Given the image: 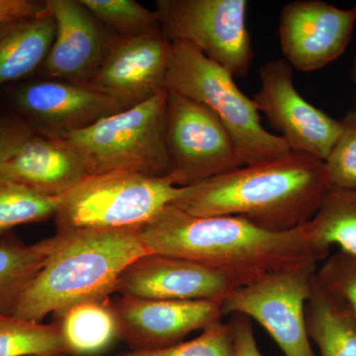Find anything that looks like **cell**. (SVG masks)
I'll use <instances>...</instances> for the list:
<instances>
[{"label": "cell", "mask_w": 356, "mask_h": 356, "mask_svg": "<svg viewBox=\"0 0 356 356\" xmlns=\"http://www.w3.org/2000/svg\"><path fill=\"white\" fill-rule=\"evenodd\" d=\"M147 252L177 255L231 274L245 284L276 271L324 261L306 225L269 231L238 216L199 217L170 205L138 229Z\"/></svg>", "instance_id": "obj_1"}, {"label": "cell", "mask_w": 356, "mask_h": 356, "mask_svg": "<svg viewBox=\"0 0 356 356\" xmlns=\"http://www.w3.org/2000/svg\"><path fill=\"white\" fill-rule=\"evenodd\" d=\"M67 355L58 323L42 324L0 310V356Z\"/></svg>", "instance_id": "obj_23"}, {"label": "cell", "mask_w": 356, "mask_h": 356, "mask_svg": "<svg viewBox=\"0 0 356 356\" xmlns=\"http://www.w3.org/2000/svg\"><path fill=\"white\" fill-rule=\"evenodd\" d=\"M63 196L46 195L24 185L0 179V236L20 225L55 217Z\"/></svg>", "instance_id": "obj_24"}, {"label": "cell", "mask_w": 356, "mask_h": 356, "mask_svg": "<svg viewBox=\"0 0 356 356\" xmlns=\"http://www.w3.org/2000/svg\"><path fill=\"white\" fill-rule=\"evenodd\" d=\"M84 6L118 38L161 33L154 11L135 0H81Z\"/></svg>", "instance_id": "obj_25"}, {"label": "cell", "mask_w": 356, "mask_h": 356, "mask_svg": "<svg viewBox=\"0 0 356 356\" xmlns=\"http://www.w3.org/2000/svg\"><path fill=\"white\" fill-rule=\"evenodd\" d=\"M261 88L254 102L290 149L325 161L341 131V122L314 106L295 88L293 67L285 58L259 69Z\"/></svg>", "instance_id": "obj_10"}, {"label": "cell", "mask_w": 356, "mask_h": 356, "mask_svg": "<svg viewBox=\"0 0 356 356\" xmlns=\"http://www.w3.org/2000/svg\"><path fill=\"white\" fill-rule=\"evenodd\" d=\"M184 189L166 177L129 172L90 175L63 196L54 218L58 232L140 228Z\"/></svg>", "instance_id": "obj_6"}, {"label": "cell", "mask_w": 356, "mask_h": 356, "mask_svg": "<svg viewBox=\"0 0 356 356\" xmlns=\"http://www.w3.org/2000/svg\"><path fill=\"white\" fill-rule=\"evenodd\" d=\"M55 243L46 238L33 245L0 236V310L7 312L41 270Z\"/></svg>", "instance_id": "obj_22"}, {"label": "cell", "mask_w": 356, "mask_h": 356, "mask_svg": "<svg viewBox=\"0 0 356 356\" xmlns=\"http://www.w3.org/2000/svg\"><path fill=\"white\" fill-rule=\"evenodd\" d=\"M172 43L163 33L136 38H115L89 88L127 107L166 90Z\"/></svg>", "instance_id": "obj_16"}, {"label": "cell", "mask_w": 356, "mask_h": 356, "mask_svg": "<svg viewBox=\"0 0 356 356\" xmlns=\"http://www.w3.org/2000/svg\"><path fill=\"white\" fill-rule=\"evenodd\" d=\"M16 109L35 133L60 138L127 109L88 86L46 79L23 84L13 95Z\"/></svg>", "instance_id": "obj_14"}, {"label": "cell", "mask_w": 356, "mask_h": 356, "mask_svg": "<svg viewBox=\"0 0 356 356\" xmlns=\"http://www.w3.org/2000/svg\"><path fill=\"white\" fill-rule=\"evenodd\" d=\"M247 0H158L154 13L170 43L191 44L234 77H245L254 54Z\"/></svg>", "instance_id": "obj_7"}, {"label": "cell", "mask_w": 356, "mask_h": 356, "mask_svg": "<svg viewBox=\"0 0 356 356\" xmlns=\"http://www.w3.org/2000/svg\"><path fill=\"white\" fill-rule=\"evenodd\" d=\"M34 134L35 131L22 119L0 117V163L15 156Z\"/></svg>", "instance_id": "obj_29"}, {"label": "cell", "mask_w": 356, "mask_h": 356, "mask_svg": "<svg viewBox=\"0 0 356 356\" xmlns=\"http://www.w3.org/2000/svg\"><path fill=\"white\" fill-rule=\"evenodd\" d=\"M88 163L60 138L35 133L17 154L0 163V179L49 196L69 193L90 177Z\"/></svg>", "instance_id": "obj_17"}, {"label": "cell", "mask_w": 356, "mask_h": 356, "mask_svg": "<svg viewBox=\"0 0 356 356\" xmlns=\"http://www.w3.org/2000/svg\"><path fill=\"white\" fill-rule=\"evenodd\" d=\"M55 32V19L48 7L39 15L0 23V88L42 67Z\"/></svg>", "instance_id": "obj_18"}, {"label": "cell", "mask_w": 356, "mask_h": 356, "mask_svg": "<svg viewBox=\"0 0 356 356\" xmlns=\"http://www.w3.org/2000/svg\"><path fill=\"white\" fill-rule=\"evenodd\" d=\"M231 325L235 336L236 356H262L255 339L252 320L247 316L236 314Z\"/></svg>", "instance_id": "obj_30"}, {"label": "cell", "mask_w": 356, "mask_h": 356, "mask_svg": "<svg viewBox=\"0 0 356 356\" xmlns=\"http://www.w3.org/2000/svg\"><path fill=\"white\" fill-rule=\"evenodd\" d=\"M57 315L67 355H97L119 339L118 322L110 297L74 304Z\"/></svg>", "instance_id": "obj_20"}, {"label": "cell", "mask_w": 356, "mask_h": 356, "mask_svg": "<svg viewBox=\"0 0 356 356\" xmlns=\"http://www.w3.org/2000/svg\"><path fill=\"white\" fill-rule=\"evenodd\" d=\"M324 161L291 152L184 187L173 207L193 216H238L269 231L300 228L332 188Z\"/></svg>", "instance_id": "obj_2"}, {"label": "cell", "mask_w": 356, "mask_h": 356, "mask_svg": "<svg viewBox=\"0 0 356 356\" xmlns=\"http://www.w3.org/2000/svg\"><path fill=\"white\" fill-rule=\"evenodd\" d=\"M138 229L58 232L44 266L6 313L41 323L74 304L109 298L124 269L149 254Z\"/></svg>", "instance_id": "obj_3"}, {"label": "cell", "mask_w": 356, "mask_h": 356, "mask_svg": "<svg viewBox=\"0 0 356 356\" xmlns=\"http://www.w3.org/2000/svg\"><path fill=\"white\" fill-rule=\"evenodd\" d=\"M117 356H236L231 323L212 325L196 339L154 350H131Z\"/></svg>", "instance_id": "obj_26"}, {"label": "cell", "mask_w": 356, "mask_h": 356, "mask_svg": "<svg viewBox=\"0 0 356 356\" xmlns=\"http://www.w3.org/2000/svg\"><path fill=\"white\" fill-rule=\"evenodd\" d=\"M356 13V3L355 6H353ZM350 79L351 83L356 84V55L355 58H353V65H351L350 70Z\"/></svg>", "instance_id": "obj_32"}, {"label": "cell", "mask_w": 356, "mask_h": 356, "mask_svg": "<svg viewBox=\"0 0 356 356\" xmlns=\"http://www.w3.org/2000/svg\"><path fill=\"white\" fill-rule=\"evenodd\" d=\"M317 266L276 271L234 290L222 303V315L257 321L285 356H316L307 332L305 308Z\"/></svg>", "instance_id": "obj_9"}, {"label": "cell", "mask_w": 356, "mask_h": 356, "mask_svg": "<svg viewBox=\"0 0 356 356\" xmlns=\"http://www.w3.org/2000/svg\"><path fill=\"white\" fill-rule=\"evenodd\" d=\"M56 22L55 37L44 60L49 79L88 86L102 67L116 36L81 0H46Z\"/></svg>", "instance_id": "obj_15"}, {"label": "cell", "mask_w": 356, "mask_h": 356, "mask_svg": "<svg viewBox=\"0 0 356 356\" xmlns=\"http://www.w3.org/2000/svg\"><path fill=\"white\" fill-rule=\"evenodd\" d=\"M168 90L60 137L88 163L91 175L110 172L165 177Z\"/></svg>", "instance_id": "obj_5"}, {"label": "cell", "mask_w": 356, "mask_h": 356, "mask_svg": "<svg viewBox=\"0 0 356 356\" xmlns=\"http://www.w3.org/2000/svg\"><path fill=\"white\" fill-rule=\"evenodd\" d=\"M306 229L312 245L324 261L332 245L356 257V189L332 186Z\"/></svg>", "instance_id": "obj_21"}, {"label": "cell", "mask_w": 356, "mask_h": 356, "mask_svg": "<svg viewBox=\"0 0 356 356\" xmlns=\"http://www.w3.org/2000/svg\"><path fill=\"white\" fill-rule=\"evenodd\" d=\"M166 90L200 103L216 115L235 143L243 166L292 152L280 135L262 126L257 103L238 88L233 74L191 44L172 43Z\"/></svg>", "instance_id": "obj_4"}, {"label": "cell", "mask_w": 356, "mask_h": 356, "mask_svg": "<svg viewBox=\"0 0 356 356\" xmlns=\"http://www.w3.org/2000/svg\"><path fill=\"white\" fill-rule=\"evenodd\" d=\"M119 339L131 350H154L182 343L199 330L222 322V303L121 296L112 300Z\"/></svg>", "instance_id": "obj_12"}, {"label": "cell", "mask_w": 356, "mask_h": 356, "mask_svg": "<svg viewBox=\"0 0 356 356\" xmlns=\"http://www.w3.org/2000/svg\"><path fill=\"white\" fill-rule=\"evenodd\" d=\"M245 285L231 274L177 255H142L121 273L115 292L136 298L222 303Z\"/></svg>", "instance_id": "obj_11"}, {"label": "cell", "mask_w": 356, "mask_h": 356, "mask_svg": "<svg viewBox=\"0 0 356 356\" xmlns=\"http://www.w3.org/2000/svg\"><path fill=\"white\" fill-rule=\"evenodd\" d=\"M341 122V134L325 163L332 186L356 189V110Z\"/></svg>", "instance_id": "obj_27"}, {"label": "cell", "mask_w": 356, "mask_h": 356, "mask_svg": "<svg viewBox=\"0 0 356 356\" xmlns=\"http://www.w3.org/2000/svg\"><path fill=\"white\" fill-rule=\"evenodd\" d=\"M356 22L355 8L321 0H298L283 7L280 39L293 69L314 72L336 60L348 48Z\"/></svg>", "instance_id": "obj_13"}, {"label": "cell", "mask_w": 356, "mask_h": 356, "mask_svg": "<svg viewBox=\"0 0 356 356\" xmlns=\"http://www.w3.org/2000/svg\"><path fill=\"white\" fill-rule=\"evenodd\" d=\"M39 356H49V355H39Z\"/></svg>", "instance_id": "obj_33"}, {"label": "cell", "mask_w": 356, "mask_h": 356, "mask_svg": "<svg viewBox=\"0 0 356 356\" xmlns=\"http://www.w3.org/2000/svg\"><path fill=\"white\" fill-rule=\"evenodd\" d=\"M315 280L341 299L356 318V257L339 250L318 266Z\"/></svg>", "instance_id": "obj_28"}, {"label": "cell", "mask_w": 356, "mask_h": 356, "mask_svg": "<svg viewBox=\"0 0 356 356\" xmlns=\"http://www.w3.org/2000/svg\"><path fill=\"white\" fill-rule=\"evenodd\" d=\"M309 339L321 356H356V318L348 306L321 286L314 275L305 308Z\"/></svg>", "instance_id": "obj_19"}, {"label": "cell", "mask_w": 356, "mask_h": 356, "mask_svg": "<svg viewBox=\"0 0 356 356\" xmlns=\"http://www.w3.org/2000/svg\"><path fill=\"white\" fill-rule=\"evenodd\" d=\"M165 149L175 186L188 187L241 168L233 139L210 109L168 90Z\"/></svg>", "instance_id": "obj_8"}, {"label": "cell", "mask_w": 356, "mask_h": 356, "mask_svg": "<svg viewBox=\"0 0 356 356\" xmlns=\"http://www.w3.org/2000/svg\"><path fill=\"white\" fill-rule=\"evenodd\" d=\"M46 10V0H0V23L39 15Z\"/></svg>", "instance_id": "obj_31"}]
</instances>
